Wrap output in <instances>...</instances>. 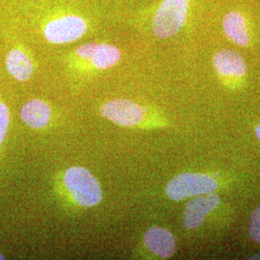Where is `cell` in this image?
Returning <instances> with one entry per match:
<instances>
[{
    "label": "cell",
    "instance_id": "1",
    "mask_svg": "<svg viewBox=\"0 0 260 260\" xmlns=\"http://www.w3.org/2000/svg\"><path fill=\"white\" fill-rule=\"evenodd\" d=\"M64 183L79 205L90 207L99 205L103 199V190L98 179L85 168L68 169L64 177Z\"/></svg>",
    "mask_w": 260,
    "mask_h": 260
},
{
    "label": "cell",
    "instance_id": "11",
    "mask_svg": "<svg viewBox=\"0 0 260 260\" xmlns=\"http://www.w3.org/2000/svg\"><path fill=\"white\" fill-rule=\"evenodd\" d=\"M50 107L41 100H32L25 103L20 112V118L32 128H43L50 119Z\"/></svg>",
    "mask_w": 260,
    "mask_h": 260
},
{
    "label": "cell",
    "instance_id": "12",
    "mask_svg": "<svg viewBox=\"0 0 260 260\" xmlns=\"http://www.w3.org/2000/svg\"><path fill=\"white\" fill-rule=\"evenodd\" d=\"M6 68L11 75L19 81H25L33 73V64L23 51L13 49L6 58Z\"/></svg>",
    "mask_w": 260,
    "mask_h": 260
},
{
    "label": "cell",
    "instance_id": "14",
    "mask_svg": "<svg viewBox=\"0 0 260 260\" xmlns=\"http://www.w3.org/2000/svg\"><path fill=\"white\" fill-rule=\"evenodd\" d=\"M10 114L7 106L0 103V145L6 136L9 126Z\"/></svg>",
    "mask_w": 260,
    "mask_h": 260
},
{
    "label": "cell",
    "instance_id": "10",
    "mask_svg": "<svg viewBox=\"0 0 260 260\" xmlns=\"http://www.w3.org/2000/svg\"><path fill=\"white\" fill-rule=\"evenodd\" d=\"M224 34L234 44L246 47L250 42V34L247 26V21L239 12L232 11L228 13L223 19Z\"/></svg>",
    "mask_w": 260,
    "mask_h": 260
},
{
    "label": "cell",
    "instance_id": "13",
    "mask_svg": "<svg viewBox=\"0 0 260 260\" xmlns=\"http://www.w3.org/2000/svg\"><path fill=\"white\" fill-rule=\"evenodd\" d=\"M249 235L252 241L260 244V206L256 207L251 213Z\"/></svg>",
    "mask_w": 260,
    "mask_h": 260
},
{
    "label": "cell",
    "instance_id": "6",
    "mask_svg": "<svg viewBox=\"0 0 260 260\" xmlns=\"http://www.w3.org/2000/svg\"><path fill=\"white\" fill-rule=\"evenodd\" d=\"M221 204L220 197L213 193L192 198L186 205L183 224L188 230H195L205 222V218Z\"/></svg>",
    "mask_w": 260,
    "mask_h": 260
},
{
    "label": "cell",
    "instance_id": "7",
    "mask_svg": "<svg viewBox=\"0 0 260 260\" xmlns=\"http://www.w3.org/2000/svg\"><path fill=\"white\" fill-rule=\"evenodd\" d=\"M76 54L80 58L89 60L96 69L105 70L116 65L121 59L120 50L107 44L89 43L78 47Z\"/></svg>",
    "mask_w": 260,
    "mask_h": 260
},
{
    "label": "cell",
    "instance_id": "17",
    "mask_svg": "<svg viewBox=\"0 0 260 260\" xmlns=\"http://www.w3.org/2000/svg\"><path fill=\"white\" fill-rule=\"evenodd\" d=\"M1 259H4V256H3V255L0 253V260Z\"/></svg>",
    "mask_w": 260,
    "mask_h": 260
},
{
    "label": "cell",
    "instance_id": "2",
    "mask_svg": "<svg viewBox=\"0 0 260 260\" xmlns=\"http://www.w3.org/2000/svg\"><path fill=\"white\" fill-rule=\"evenodd\" d=\"M213 177L201 173H183L174 177L166 187V194L175 202L213 193L218 188Z\"/></svg>",
    "mask_w": 260,
    "mask_h": 260
},
{
    "label": "cell",
    "instance_id": "15",
    "mask_svg": "<svg viewBox=\"0 0 260 260\" xmlns=\"http://www.w3.org/2000/svg\"><path fill=\"white\" fill-rule=\"evenodd\" d=\"M255 134H256V137H257L260 141V124L256 127V129H255Z\"/></svg>",
    "mask_w": 260,
    "mask_h": 260
},
{
    "label": "cell",
    "instance_id": "8",
    "mask_svg": "<svg viewBox=\"0 0 260 260\" xmlns=\"http://www.w3.org/2000/svg\"><path fill=\"white\" fill-rule=\"evenodd\" d=\"M213 66L217 74L223 77L240 78L247 74L244 58L233 49L218 51L213 57Z\"/></svg>",
    "mask_w": 260,
    "mask_h": 260
},
{
    "label": "cell",
    "instance_id": "5",
    "mask_svg": "<svg viewBox=\"0 0 260 260\" xmlns=\"http://www.w3.org/2000/svg\"><path fill=\"white\" fill-rule=\"evenodd\" d=\"M101 113L103 117L121 126H133L145 118V109L126 100H114L103 104Z\"/></svg>",
    "mask_w": 260,
    "mask_h": 260
},
{
    "label": "cell",
    "instance_id": "4",
    "mask_svg": "<svg viewBox=\"0 0 260 260\" xmlns=\"http://www.w3.org/2000/svg\"><path fill=\"white\" fill-rule=\"evenodd\" d=\"M87 29L86 21L77 16H67L51 20L45 27V36L50 43L67 44L83 36Z\"/></svg>",
    "mask_w": 260,
    "mask_h": 260
},
{
    "label": "cell",
    "instance_id": "9",
    "mask_svg": "<svg viewBox=\"0 0 260 260\" xmlns=\"http://www.w3.org/2000/svg\"><path fill=\"white\" fill-rule=\"evenodd\" d=\"M146 247L161 258H170L176 251V240L174 235L166 229L151 226L145 233Z\"/></svg>",
    "mask_w": 260,
    "mask_h": 260
},
{
    "label": "cell",
    "instance_id": "3",
    "mask_svg": "<svg viewBox=\"0 0 260 260\" xmlns=\"http://www.w3.org/2000/svg\"><path fill=\"white\" fill-rule=\"evenodd\" d=\"M189 0H163L152 21V31L158 39L173 37L185 23Z\"/></svg>",
    "mask_w": 260,
    "mask_h": 260
},
{
    "label": "cell",
    "instance_id": "16",
    "mask_svg": "<svg viewBox=\"0 0 260 260\" xmlns=\"http://www.w3.org/2000/svg\"><path fill=\"white\" fill-rule=\"evenodd\" d=\"M250 259H260V253H258V254H254V255H252L251 257H250Z\"/></svg>",
    "mask_w": 260,
    "mask_h": 260
}]
</instances>
